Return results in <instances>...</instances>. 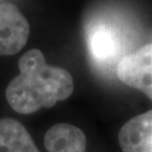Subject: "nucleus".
<instances>
[{"mask_svg":"<svg viewBox=\"0 0 152 152\" xmlns=\"http://www.w3.org/2000/svg\"><path fill=\"white\" fill-rule=\"evenodd\" d=\"M116 75L126 86L140 90L152 100V43L124 55L117 63Z\"/></svg>","mask_w":152,"mask_h":152,"instance_id":"2","label":"nucleus"},{"mask_svg":"<svg viewBox=\"0 0 152 152\" xmlns=\"http://www.w3.org/2000/svg\"><path fill=\"white\" fill-rule=\"evenodd\" d=\"M19 75L6 89V99L15 112L33 114L50 108L70 97L75 89L73 78L61 66L48 64L42 51L32 49L18 61Z\"/></svg>","mask_w":152,"mask_h":152,"instance_id":"1","label":"nucleus"},{"mask_svg":"<svg viewBox=\"0 0 152 152\" xmlns=\"http://www.w3.org/2000/svg\"><path fill=\"white\" fill-rule=\"evenodd\" d=\"M118 142L123 152H152V109L127 121L120 130Z\"/></svg>","mask_w":152,"mask_h":152,"instance_id":"4","label":"nucleus"},{"mask_svg":"<svg viewBox=\"0 0 152 152\" xmlns=\"http://www.w3.org/2000/svg\"><path fill=\"white\" fill-rule=\"evenodd\" d=\"M86 145L83 131L68 123L53 125L44 135V147L49 152H86Z\"/></svg>","mask_w":152,"mask_h":152,"instance_id":"5","label":"nucleus"},{"mask_svg":"<svg viewBox=\"0 0 152 152\" xmlns=\"http://www.w3.org/2000/svg\"><path fill=\"white\" fill-rule=\"evenodd\" d=\"M89 48L95 60L108 61L116 53V42L113 34L105 29L99 28L91 33L89 38Z\"/></svg>","mask_w":152,"mask_h":152,"instance_id":"7","label":"nucleus"},{"mask_svg":"<svg viewBox=\"0 0 152 152\" xmlns=\"http://www.w3.org/2000/svg\"><path fill=\"white\" fill-rule=\"evenodd\" d=\"M0 152H39L26 127L15 118L0 120Z\"/></svg>","mask_w":152,"mask_h":152,"instance_id":"6","label":"nucleus"},{"mask_svg":"<svg viewBox=\"0 0 152 152\" xmlns=\"http://www.w3.org/2000/svg\"><path fill=\"white\" fill-rule=\"evenodd\" d=\"M29 24L16 5L0 4V55L18 53L26 45Z\"/></svg>","mask_w":152,"mask_h":152,"instance_id":"3","label":"nucleus"}]
</instances>
